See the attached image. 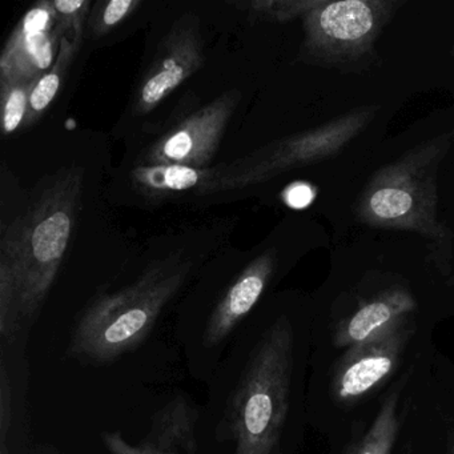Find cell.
<instances>
[{
    "label": "cell",
    "mask_w": 454,
    "mask_h": 454,
    "mask_svg": "<svg viewBox=\"0 0 454 454\" xmlns=\"http://www.w3.org/2000/svg\"><path fill=\"white\" fill-rule=\"evenodd\" d=\"M296 377L294 321L254 312L207 384L215 440L232 454H288Z\"/></svg>",
    "instance_id": "1"
},
{
    "label": "cell",
    "mask_w": 454,
    "mask_h": 454,
    "mask_svg": "<svg viewBox=\"0 0 454 454\" xmlns=\"http://www.w3.org/2000/svg\"><path fill=\"white\" fill-rule=\"evenodd\" d=\"M81 167L50 176L0 241V348L27 345L65 262L83 190Z\"/></svg>",
    "instance_id": "2"
},
{
    "label": "cell",
    "mask_w": 454,
    "mask_h": 454,
    "mask_svg": "<svg viewBox=\"0 0 454 454\" xmlns=\"http://www.w3.org/2000/svg\"><path fill=\"white\" fill-rule=\"evenodd\" d=\"M191 270L192 264L179 257L161 260L129 286L97 294L74 324L66 358L102 368L134 352L151 336Z\"/></svg>",
    "instance_id": "3"
},
{
    "label": "cell",
    "mask_w": 454,
    "mask_h": 454,
    "mask_svg": "<svg viewBox=\"0 0 454 454\" xmlns=\"http://www.w3.org/2000/svg\"><path fill=\"white\" fill-rule=\"evenodd\" d=\"M453 140L451 132L440 135L381 167L358 198L356 220L379 230L445 238V227L437 219V175Z\"/></svg>",
    "instance_id": "4"
},
{
    "label": "cell",
    "mask_w": 454,
    "mask_h": 454,
    "mask_svg": "<svg viewBox=\"0 0 454 454\" xmlns=\"http://www.w3.org/2000/svg\"><path fill=\"white\" fill-rule=\"evenodd\" d=\"M376 113V106H364L316 129L276 140L246 158L220 164L200 195L240 190L328 160L341 153L372 123Z\"/></svg>",
    "instance_id": "5"
},
{
    "label": "cell",
    "mask_w": 454,
    "mask_h": 454,
    "mask_svg": "<svg viewBox=\"0 0 454 454\" xmlns=\"http://www.w3.org/2000/svg\"><path fill=\"white\" fill-rule=\"evenodd\" d=\"M403 4L400 0H320L302 18L301 57L340 70L368 65L377 39Z\"/></svg>",
    "instance_id": "6"
},
{
    "label": "cell",
    "mask_w": 454,
    "mask_h": 454,
    "mask_svg": "<svg viewBox=\"0 0 454 454\" xmlns=\"http://www.w3.org/2000/svg\"><path fill=\"white\" fill-rule=\"evenodd\" d=\"M240 99V91L230 90L191 114L151 145L140 158V166L179 164L209 168Z\"/></svg>",
    "instance_id": "7"
},
{
    "label": "cell",
    "mask_w": 454,
    "mask_h": 454,
    "mask_svg": "<svg viewBox=\"0 0 454 454\" xmlns=\"http://www.w3.org/2000/svg\"><path fill=\"white\" fill-rule=\"evenodd\" d=\"M206 62L200 23L195 15L180 18L159 44L150 68L137 83L132 99L137 115L155 110Z\"/></svg>",
    "instance_id": "8"
},
{
    "label": "cell",
    "mask_w": 454,
    "mask_h": 454,
    "mask_svg": "<svg viewBox=\"0 0 454 454\" xmlns=\"http://www.w3.org/2000/svg\"><path fill=\"white\" fill-rule=\"evenodd\" d=\"M411 336L408 318L368 341L348 348L334 368V398L352 403L373 392L395 371Z\"/></svg>",
    "instance_id": "9"
},
{
    "label": "cell",
    "mask_w": 454,
    "mask_h": 454,
    "mask_svg": "<svg viewBox=\"0 0 454 454\" xmlns=\"http://www.w3.org/2000/svg\"><path fill=\"white\" fill-rule=\"evenodd\" d=\"M52 2L34 4L10 35L0 58V82H35L51 68L59 51Z\"/></svg>",
    "instance_id": "10"
},
{
    "label": "cell",
    "mask_w": 454,
    "mask_h": 454,
    "mask_svg": "<svg viewBox=\"0 0 454 454\" xmlns=\"http://www.w3.org/2000/svg\"><path fill=\"white\" fill-rule=\"evenodd\" d=\"M200 411L184 395H177L159 409L147 434L129 442L119 430L102 433V442L110 454H196Z\"/></svg>",
    "instance_id": "11"
},
{
    "label": "cell",
    "mask_w": 454,
    "mask_h": 454,
    "mask_svg": "<svg viewBox=\"0 0 454 454\" xmlns=\"http://www.w3.org/2000/svg\"><path fill=\"white\" fill-rule=\"evenodd\" d=\"M414 297L403 286L387 289L361 304L340 323L333 342L337 348H350L373 339L377 334L408 320L416 309Z\"/></svg>",
    "instance_id": "12"
},
{
    "label": "cell",
    "mask_w": 454,
    "mask_h": 454,
    "mask_svg": "<svg viewBox=\"0 0 454 454\" xmlns=\"http://www.w3.org/2000/svg\"><path fill=\"white\" fill-rule=\"evenodd\" d=\"M26 347L0 348V443L12 446L15 435H22L25 424L26 392L28 387Z\"/></svg>",
    "instance_id": "13"
},
{
    "label": "cell",
    "mask_w": 454,
    "mask_h": 454,
    "mask_svg": "<svg viewBox=\"0 0 454 454\" xmlns=\"http://www.w3.org/2000/svg\"><path fill=\"white\" fill-rule=\"evenodd\" d=\"M214 168L199 169L179 164L137 166L132 172L135 190L147 199H164L183 192H196L209 184Z\"/></svg>",
    "instance_id": "14"
},
{
    "label": "cell",
    "mask_w": 454,
    "mask_h": 454,
    "mask_svg": "<svg viewBox=\"0 0 454 454\" xmlns=\"http://www.w3.org/2000/svg\"><path fill=\"white\" fill-rule=\"evenodd\" d=\"M79 47L81 46L76 44L70 36H63L60 39L59 51H58L54 65L41 78L34 82L23 129L34 126L46 113L50 105L54 102L76 54H78Z\"/></svg>",
    "instance_id": "15"
},
{
    "label": "cell",
    "mask_w": 454,
    "mask_h": 454,
    "mask_svg": "<svg viewBox=\"0 0 454 454\" xmlns=\"http://www.w3.org/2000/svg\"><path fill=\"white\" fill-rule=\"evenodd\" d=\"M398 405L400 392L395 390L385 398L369 429L347 454H392L401 427Z\"/></svg>",
    "instance_id": "16"
},
{
    "label": "cell",
    "mask_w": 454,
    "mask_h": 454,
    "mask_svg": "<svg viewBox=\"0 0 454 454\" xmlns=\"http://www.w3.org/2000/svg\"><path fill=\"white\" fill-rule=\"evenodd\" d=\"M320 0H254L236 4L252 18L272 23H286L296 18H304L315 9Z\"/></svg>",
    "instance_id": "17"
},
{
    "label": "cell",
    "mask_w": 454,
    "mask_h": 454,
    "mask_svg": "<svg viewBox=\"0 0 454 454\" xmlns=\"http://www.w3.org/2000/svg\"><path fill=\"white\" fill-rule=\"evenodd\" d=\"M33 86L34 82H0L2 127L4 134H12L25 123Z\"/></svg>",
    "instance_id": "18"
},
{
    "label": "cell",
    "mask_w": 454,
    "mask_h": 454,
    "mask_svg": "<svg viewBox=\"0 0 454 454\" xmlns=\"http://www.w3.org/2000/svg\"><path fill=\"white\" fill-rule=\"evenodd\" d=\"M142 6L140 0L99 2L90 12L89 27L94 38H102L134 14Z\"/></svg>",
    "instance_id": "19"
},
{
    "label": "cell",
    "mask_w": 454,
    "mask_h": 454,
    "mask_svg": "<svg viewBox=\"0 0 454 454\" xmlns=\"http://www.w3.org/2000/svg\"><path fill=\"white\" fill-rule=\"evenodd\" d=\"M55 18L59 35L70 36L76 44L81 46L83 41L84 22L89 20L91 2L89 0H55Z\"/></svg>",
    "instance_id": "20"
},
{
    "label": "cell",
    "mask_w": 454,
    "mask_h": 454,
    "mask_svg": "<svg viewBox=\"0 0 454 454\" xmlns=\"http://www.w3.org/2000/svg\"><path fill=\"white\" fill-rule=\"evenodd\" d=\"M313 198H315V193H313L312 188L309 185L301 184V183L291 185L286 193V203L294 208H302V207L308 206Z\"/></svg>",
    "instance_id": "21"
},
{
    "label": "cell",
    "mask_w": 454,
    "mask_h": 454,
    "mask_svg": "<svg viewBox=\"0 0 454 454\" xmlns=\"http://www.w3.org/2000/svg\"><path fill=\"white\" fill-rule=\"evenodd\" d=\"M22 454H68L63 453L59 449L55 448L52 445H46V443H38V445L30 446L26 448Z\"/></svg>",
    "instance_id": "22"
},
{
    "label": "cell",
    "mask_w": 454,
    "mask_h": 454,
    "mask_svg": "<svg viewBox=\"0 0 454 454\" xmlns=\"http://www.w3.org/2000/svg\"><path fill=\"white\" fill-rule=\"evenodd\" d=\"M446 454H454V433L450 432L448 435V449Z\"/></svg>",
    "instance_id": "23"
},
{
    "label": "cell",
    "mask_w": 454,
    "mask_h": 454,
    "mask_svg": "<svg viewBox=\"0 0 454 454\" xmlns=\"http://www.w3.org/2000/svg\"><path fill=\"white\" fill-rule=\"evenodd\" d=\"M0 454H12V450H10L9 446L4 445V443H0Z\"/></svg>",
    "instance_id": "24"
},
{
    "label": "cell",
    "mask_w": 454,
    "mask_h": 454,
    "mask_svg": "<svg viewBox=\"0 0 454 454\" xmlns=\"http://www.w3.org/2000/svg\"><path fill=\"white\" fill-rule=\"evenodd\" d=\"M451 57H453V59H454V47H453V51H451Z\"/></svg>",
    "instance_id": "25"
}]
</instances>
